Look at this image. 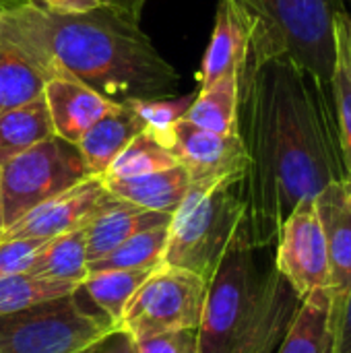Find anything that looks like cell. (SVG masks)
Returning a JSON list of instances; mask_svg holds the SVG:
<instances>
[{"instance_id": "obj_1", "label": "cell", "mask_w": 351, "mask_h": 353, "mask_svg": "<svg viewBox=\"0 0 351 353\" xmlns=\"http://www.w3.org/2000/svg\"><path fill=\"white\" fill-rule=\"evenodd\" d=\"M238 134L248 168L240 182L244 234L271 248L288 215L348 180L327 89L285 56H246L238 74Z\"/></svg>"}, {"instance_id": "obj_2", "label": "cell", "mask_w": 351, "mask_h": 353, "mask_svg": "<svg viewBox=\"0 0 351 353\" xmlns=\"http://www.w3.org/2000/svg\"><path fill=\"white\" fill-rule=\"evenodd\" d=\"M0 48L31 62L46 81L72 79L114 103L166 99L180 77L114 2L85 14H56L37 2L0 8Z\"/></svg>"}, {"instance_id": "obj_3", "label": "cell", "mask_w": 351, "mask_h": 353, "mask_svg": "<svg viewBox=\"0 0 351 353\" xmlns=\"http://www.w3.org/2000/svg\"><path fill=\"white\" fill-rule=\"evenodd\" d=\"M263 250L250 246L244 230L228 248L209 281L199 353L279 350L302 302Z\"/></svg>"}, {"instance_id": "obj_4", "label": "cell", "mask_w": 351, "mask_h": 353, "mask_svg": "<svg viewBox=\"0 0 351 353\" xmlns=\"http://www.w3.org/2000/svg\"><path fill=\"white\" fill-rule=\"evenodd\" d=\"M252 17L248 54L285 56L327 91L337 58V19L345 0H240Z\"/></svg>"}, {"instance_id": "obj_5", "label": "cell", "mask_w": 351, "mask_h": 353, "mask_svg": "<svg viewBox=\"0 0 351 353\" xmlns=\"http://www.w3.org/2000/svg\"><path fill=\"white\" fill-rule=\"evenodd\" d=\"M242 230L240 180L190 184L170 219L163 265L190 271L209 283Z\"/></svg>"}, {"instance_id": "obj_6", "label": "cell", "mask_w": 351, "mask_h": 353, "mask_svg": "<svg viewBox=\"0 0 351 353\" xmlns=\"http://www.w3.org/2000/svg\"><path fill=\"white\" fill-rule=\"evenodd\" d=\"M114 329L72 292L2 314L0 353H81Z\"/></svg>"}, {"instance_id": "obj_7", "label": "cell", "mask_w": 351, "mask_h": 353, "mask_svg": "<svg viewBox=\"0 0 351 353\" xmlns=\"http://www.w3.org/2000/svg\"><path fill=\"white\" fill-rule=\"evenodd\" d=\"M85 178L91 176L79 147L56 134L17 155L0 168L4 228Z\"/></svg>"}, {"instance_id": "obj_8", "label": "cell", "mask_w": 351, "mask_h": 353, "mask_svg": "<svg viewBox=\"0 0 351 353\" xmlns=\"http://www.w3.org/2000/svg\"><path fill=\"white\" fill-rule=\"evenodd\" d=\"M209 283L184 269L159 265L124 308L120 331L134 339L201 327Z\"/></svg>"}, {"instance_id": "obj_9", "label": "cell", "mask_w": 351, "mask_h": 353, "mask_svg": "<svg viewBox=\"0 0 351 353\" xmlns=\"http://www.w3.org/2000/svg\"><path fill=\"white\" fill-rule=\"evenodd\" d=\"M277 271L306 300L314 292H331V263L314 201H302L283 221L273 254Z\"/></svg>"}, {"instance_id": "obj_10", "label": "cell", "mask_w": 351, "mask_h": 353, "mask_svg": "<svg viewBox=\"0 0 351 353\" xmlns=\"http://www.w3.org/2000/svg\"><path fill=\"white\" fill-rule=\"evenodd\" d=\"M172 153L186 170L190 184H219L240 180L246 174L248 157L240 134H217L180 120L174 126Z\"/></svg>"}, {"instance_id": "obj_11", "label": "cell", "mask_w": 351, "mask_h": 353, "mask_svg": "<svg viewBox=\"0 0 351 353\" xmlns=\"http://www.w3.org/2000/svg\"><path fill=\"white\" fill-rule=\"evenodd\" d=\"M108 190L101 178H85L68 190L43 201L27 211L14 223L2 230L0 242L12 240H52L77 228H83L91 213L106 199Z\"/></svg>"}, {"instance_id": "obj_12", "label": "cell", "mask_w": 351, "mask_h": 353, "mask_svg": "<svg viewBox=\"0 0 351 353\" xmlns=\"http://www.w3.org/2000/svg\"><path fill=\"white\" fill-rule=\"evenodd\" d=\"M331 263V312L351 290V180H337L314 196Z\"/></svg>"}, {"instance_id": "obj_13", "label": "cell", "mask_w": 351, "mask_h": 353, "mask_svg": "<svg viewBox=\"0 0 351 353\" xmlns=\"http://www.w3.org/2000/svg\"><path fill=\"white\" fill-rule=\"evenodd\" d=\"M252 27V17L240 0H219L211 41L199 74L201 89L213 85L230 72L240 74L248 56Z\"/></svg>"}, {"instance_id": "obj_14", "label": "cell", "mask_w": 351, "mask_h": 353, "mask_svg": "<svg viewBox=\"0 0 351 353\" xmlns=\"http://www.w3.org/2000/svg\"><path fill=\"white\" fill-rule=\"evenodd\" d=\"M170 219L172 215L141 209L108 192L106 199L99 203V207L91 213V217L83 225L87 261L93 263L108 256L112 250H116L120 244H124L128 238L141 232L159 225H170Z\"/></svg>"}, {"instance_id": "obj_15", "label": "cell", "mask_w": 351, "mask_h": 353, "mask_svg": "<svg viewBox=\"0 0 351 353\" xmlns=\"http://www.w3.org/2000/svg\"><path fill=\"white\" fill-rule=\"evenodd\" d=\"M43 99L52 118L54 134L74 145L116 105L97 91L72 79L46 81Z\"/></svg>"}, {"instance_id": "obj_16", "label": "cell", "mask_w": 351, "mask_h": 353, "mask_svg": "<svg viewBox=\"0 0 351 353\" xmlns=\"http://www.w3.org/2000/svg\"><path fill=\"white\" fill-rule=\"evenodd\" d=\"M145 130V124L130 101L116 103L101 120H97L77 143L89 176L101 178L122 149Z\"/></svg>"}, {"instance_id": "obj_17", "label": "cell", "mask_w": 351, "mask_h": 353, "mask_svg": "<svg viewBox=\"0 0 351 353\" xmlns=\"http://www.w3.org/2000/svg\"><path fill=\"white\" fill-rule=\"evenodd\" d=\"M101 182L112 196L163 215H174L190 188V178L182 165L137 178Z\"/></svg>"}, {"instance_id": "obj_18", "label": "cell", "mask_w": 351, "mask_h": 353, "mask_svg": "<svg viewBox=\"0 0 351 353\" xmlns=\"http://www.w3.org/2000/svg\"><path fill=\"white\" fill-rule=\"evenodd\" d=\"M331 292H314L302 300L288 335L275 353H331Z\"/></svg>"}, {"instance_id": "obj_19", "label": "cell", "mask_w": 351, "mask_h": 353, "mask_svg": "<svg viewBox=\"0 0 351 353\" xmlns=\"http://www.w3.org/2000/svg\"><path fill=\"white\" fill-rule=\"evenodd\" d=\"M27 273L43 279H56V281H68L81 285L89 275L83 228H77L72 232L48 240L31 259Z\"/></svg>"}, {"instance_id": "obj_20", "label": "cell", "mask_w": 351, "mask_h": 353, "mask_svg": "<svg viewBox=\"0 0 351 353\" xmlns=\"http://www.w3.org/2000/svg\"><path fill=\"white\" fill-rule=\"evenodd\" d=\"M50 137H54V126L43 95L21 108L2 112L0 114V168Z\"/></svg>"}, {"instance_id": "obj_21", "label": "cell", "mask_w": 351, "mask_h": 353, "mask_svg": "<svg viewBox=\"0 0 351 353\" xmlns=\"http://www.w3.org/2000/svg\"><path fill=\"white\" fill-rule=\"evenodd\" d=\"M155 269L145 271H97L89 273L79 285L85 300L112 325L118 329L124 308L134 296V292L145 283V279Z\"/></svg>"}, {"instance_id": "obj_22", "label": "cell", "mask_w": 351, "mask_h": 353, "mask_svg": "<svg viewBox=\"0 0 351 353\" xmlns=\"http://www.w3.org/2000/svg\"><path fill=\"white\" fill-rule=\"evenodd\" d=\"M238 72H230L199 91L184 120L217 134H238Z\"/></svg>"}, {"instance_id": "obj_23", "label": "cell", "mask_w": 351, "mask_h": 353, "mask_svg": "<svg viewBox=\"0 0 351 353\" xmlns=\"http://www.w3.org/2000/svg\"><path fill=\"white\" fill-rule=\"evenodd\" d=\"M168 225L141 232L112 250L108 256L89 263V273L97 271H145L163 265Z\"/></svg>"}, {"instance_id": "obj_24", "label": "cell", "mask_w": 351, "mask_h": 353, "mask_svg": "<svg viewBox=\"0 0 351 353\" xmlns=\"http://www.w3.org/2000/svg\"><path fill=\"white\" fill-rule=\"evenodd\" d=\"M174 165L180 163L172 153V149L161 145L151 132L143 130L122 149V153L112 161L108 172L101 176V180L137 178V176L170 170Z\"/></svg>"}, {"instance_id": "obj_25", "label": "cell", "mask_w": 351, "mask_h": 353, "mask_svg": "<svg viewBox=\"0 0 351 353\" xmlns=\"http://www.w3.org/2000/svg\"><path fill=\"white\" fill-rule=\"evenodd\" d=\"M343 12L337 19V58H335V70L331 79V95H333L331 101H333L345 174H348V180H351V62L348 39H345Z\"/></svg>"}, {"instance_id": "obj_26", "label": "cell", "mask_w": 351, "mask_h": 353, "mask_svg": "<svg viewBox=\"0 0 351 353\" xmlns=\"http://www.w3.org/2000/svg\"><path fill=\"white\" fill-rule=\"evenodd\" d=\"M46 77L19 54L0 48V114L43 95Z\"/></svg>"}, {"instance_id": "obj_27", "label": "cell", "mask_w": 351, "mask_h": 353, "mask_svg": "<svg viewBox=\"0 0 351 353\" xmlns=\"http://www.w3.org/2000/svg\"><path fill=\"white\" fill-rule=\"evenodd\" d=\"M77 288H79L77 283L43 279L31 273H17L10 277H2L0 279V316L29 308L46 300L68 296L77 292Z\"/></svg>"}, {"instance_id": "obj_28", "label": "cell", "mask_w": 351, "mask_h": 353, "mask_svg": "<svg viewBox=\"0 0 351 353\" xmlns=\"http://www.w3.org/2000/svg\"><path fill=\"white\" fill-rule=\"evenodd\" d=\"M194 95L188 97H178V99H132V108L137 110V114L141 116L145 130L151 132L161 145H166L168 149H172L174 145V126L176 122H180L190 103H192Z\"/></svg>"}, {"instance_id": "obj_29", "label": "cell", "mask_w": 351, "mask_h": 353, "mask_svg": "<svg viewBox=\"0 0 351 353\" xmlns=\"http://www.w3.org/2000/svg\"><path fill=\"white\" fill-rule=\"evenodd\" d=\"M137 353H199V331L180 329L134 339Z\"/></svg>"}, {"instance_id": "obj_30", "label": "cell", "mask_w": 351, "mask_h": 353, "mask_svg": "<svg viewBox=\"0 0 351 353\" xmlns=\"http://www.w3.org/2000/svg\"><path fill=\"white\" fill-rule=\"evenodd\" d=\"M48 240H12L0 242V279L27 273L31 259Z\"/></svg>"}, {"instance_id": "obj_31", "label": "cell", "mask_w": 351, "mask_h": 353, "mask_svg": "<svg viewBox=\"0 0 351 353\" xmlns=\"http://www.w3.org/2000/svg\"><path fill=\"white\" fill-rule=\"evenodd\" d=\"M333 319V353H351V290L345 302L331 312Z\"/></svg>"}, {"instance_id": "obj_32", "label": "cell", "mask_w": 351, "mask_h": 353, "mask_svg": "<svg viewBox=\"0 0 351 353\" xmlns=\"http://www.w3.org/2000/svg\"><path fill=\"white\" fill-rule=\"evenodd\" d=\"M81 353H137L134 341L128 333L114 329L99 341H95L91 347L83 350Z\"/></svg>"}, {"instance_id": "obj_33", "label": "cell", "mask_w": 351, "mask_h": 353, "mask_svg": "<svg viewBox=\"0 0 351 353\" xmlns=\"http://www.w3.org/2000/svg\"><path fill=\"white\" fill-rule=\"evenodd\" d=\"M103 2L106 0H37L39 6L56 14H85L97 10Z\"/></svg>"}, {"instance_id": "obj_34", "label": "cell", "mask_w": 351, "mask_h": 353, "mask_svg": "<svg viewBox=\"0 0 351 353\" xmlns=\"http://www.w3.org/2000/svg\"><path fill=\"white\" fill-rule=\"evenodd\" d=\"M343 21H345V39H348V52H350V62H351V0H350V6H345Z\"/></svg>"}, {"instance_id": "obj_35", "label": "cell", "mask_w": 351, "mask_h": 353, "mask_svg": "<svg viewBox=\"0 0 351 353\" xmlns=\"http://www.w3.org/2000/svg\"><path fill=\"white\" fill-rule=\"evenodd\" d=\"M25 2H37V0H0V8L2 6H14V4H25Z\"/></svg>"}, {"instance_id": "obj_36", "label": "cell", "mask_w": 351, "mask_h": 353, "mask_svg": "<svg viewBox=\"0 0 351 353\" xmlns=\"http://www.w3.org/2000/svg\"><path fill=\"white\" fill-rule=\"evenodd\" d=\"M4 230V221H2V194H0V234Z\"/></svg>"}, {"instance_id": "obj_37", "label": "cell", "mask_w": 351, "mask_h": 353, "mask_svg": "<svg viewBox=\"0 0 351 353\" xmlns=\"http://www.w3.org/2000/svg\"><path fill=\"white\" fill-rule=\"evenodd\" d=\"M331 350H333V347H331ZM331 353H333V352H331Z\"/></svg>"}]
</instances>
